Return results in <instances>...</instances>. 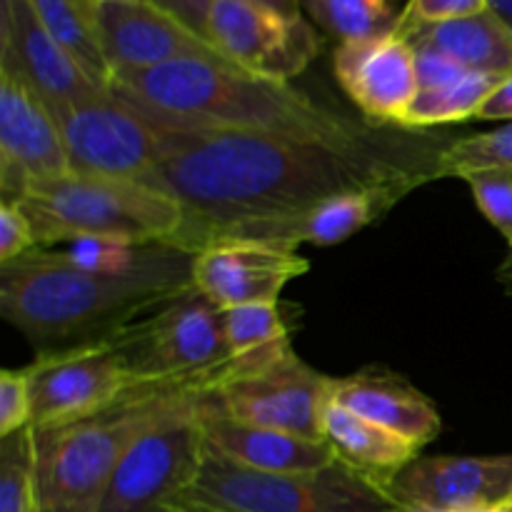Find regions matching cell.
Segmentation results:
<instances>
[{
	"label": "cell",
	"instance_id": "8d00e7d4",
	"mask_svg": "<svg viewBox=\"0 0 512 512\" xmlns=\"http://www.w3.org/2000/svg\"><path fill=\"white\" fill-rule=\"evenodd\" d=\"M475 120H505V123H512V73L505 75L495 85L493 93L480 105Z\"/></svg>",
	"mask_w": 512,
	"mask_h": 512
},
{
	"label": "cell",
	"instance_id": "2e32d148",
	"mask_svg": "<svg viewBox=\"0 0 512 512\" xmlns=\"http://www.w3.org/2000/svg\"><path fill=\"white\" fill-rule=\"evenodd\" d=\"M90 20H93L95 38L113 75L120 70L158 68V65L188 58L230 63L208 38L195 33L183 20L150 0L95 3L90 10Z\"/></svg>",
	"mask_w": 512,
	"mask_h": 512
},
{
	"label": "cell",
	"instance_id": "b9f144b4",
	"mask_svg": "<svg viewBox=\"0 0 512 512\" xmlns=\"http://www.w3.org/2000/svg\"><path fill=\"white\" fill-rule=\"evenodd\" d=\"M478 512H508V508H505V505H500V508H490V510H478Z\"/></svg>",
	"mask_w": 512,
	"mask_h": 512
},
{
	"label": "cell",
	"instance_id": "7402d4cb",
	"mask_svg": "<svg viewBox=\"0 0 512 512\" xmlns=\"http://www.w3.org/2000/svg\"><path fill=\"white\" fill-rule=\"evenodd\" d=\"M323 440L333 448L340 463L358 470L383 488L420 455L418 445L410 443L408 438L333 400L323 415Z\"/></svg>",
	"mask_w": 512,
	"mask_h": 512
},
{
	"label": "cell",
	"instance_id": "8992f818",
	"mask_svg": "<svg viewBox=\"0 0 512 512\" xmlns=\"http://www.w3.org/2000/svg\"><path fill=\"white\" fill-rule=\"evenodd\" d=\"M185 498L230 512H408L383 485L340 460L305 473H263L208 448Z\"/></svg>",
	"mask_w": 512,
	"mask_h": 512
},
{
	"label": "cell",
	"instance_id": "3957f363",
	"mask_svg": "<svg viewBox=\"0 0 512 512\" xmlns=\"http://www.w3.org/2000/svg\"><path fill=\"white\" fill-rule=\"evenodd\" d=\"M110 90L155 128L243 130L330 143H350L370 133L290 83L258 78L208 58L120 70Z\"/></svg>",
	"mask_w": 512,
	"mask_h": 512
},
{
	"label": "cell",
	"instance_id": "1f68e13d",
	"mask_svg": "<svg viewBox=\"0 0 512 512\" xmlns=\"http://www.w3.org/2000/svg\"><path fill=\"white\" fill-rule=\"evenodd\" d=\"M490 10V0H408L400 10L395 33H408L420 25H440Z\"/></svg>",
	"mask_w": 512,
	"mask_h": 512
},
{
	"label": "cell",
	"instance_id": "ee69618b",
	"mask_svg": "<svg viewBox=\"0 0 512 512\" xmlns=\"http://www.w3.org/2000/svg\"><path fill=\"white\" fill-rule=\"evenodd\" d=\"M95 3H118V0H90V5H95Z\"/></svg>",
	"mask_w": 512,
	"mask_h": 512
},
{
	"label": "cell",
	"instance_id": "ac0fdd59",
	"mask_svg": "<svg viewBox=\"0 0 512 512\" xmlns=\"http://www.w3.org/2000/svg\"><path fill=\"white\" fill-rule=\"evenodd\" d=\"M0 68H10L53 110L105 93L43 28L28 0H0Z\"/></svg>",
	"mask_w": 512,
	"mask_h": 512
},
{
	"label": "cell",
	"instance_id": "277c9868",
	"mask_svg": "<svg viewBox=\"0 0 512 512\" xmlns=\"http://www.w3.org/2000/svg\"><path fill=\"white\" fill-rule=\"evenodd\" d=\"M228 363L198 378L138 383L100 413L33 428V512H95L130 445L165 418L213 395L228 380Z\"/></svg>",
	"mask_w": 512,
	"mask_h": 512
},
{
	"label": "cell",
	"instance_id": "e575fe53",
	"mask_svg": "<svg viewBox=\"0 0 512 512\" xmlns=\"http://www.w3.org/2000/svg\"><path fill=\"white\" fill-rule=\"evenodd\" d=\"M415 50V70H418V85L420 90L443 88V85H453L470 75L463 65L455 63L453 58L443 55L440 50L425 48V45H413Z\"/></svg>",
	"mask_w": 512,
	"mask_h": 512
},
{
	"label": "cell",
	"instance_id": "ba28073f",
	"mask_svg": "<svg viewBox=\"0 0 512 512\" xmlns=\"http://www.w3.org/2000/svg\"><path fill=\"white\" fill-rule=\"evenodd\" d=\"M200 403L170 415L130 445L95 512H170L188 495L205 455Z\"/></svg>",
	"mask_w": 512,
	"mask_h": 512
},
{
	"label": "cell",
	"instance_id": "6da1fadb",
	"mask_svg": "<svg viewBox=\"0 0 512 512\" xmlns=\"http://www.w3.org/2000/svg\"><path fill=\"white\" fill-rule=\"evenodd\" d=\"M155 128V125H153ZM158 163L143 180L188 215L180 248L215 228L275 218L350 190L410 185L438 178L448 143L383 138L370 130L350 143L243 130L155 128Z\"/></svg>",
	"mask_w": 512,
	"mask_h": 512
},
{
	"label": "cell",
	"instance_id": "60d3db41",
	"mask_svg": "<svg viewBox=\"0 0 512 512\" xmlns=\"http://www.w3.org/2000/svg\"><path fill=\"white\" fill-rule=\"evenodd\" d=\"M490 10H495L512 28V0H490Z\"/></svg>",
	"mask_w": 512,
	"mask_h": 512
},
{
	"label": "cell",
	"instance_id": "cb8c5ba5",
	"mask_svg": "<svg viewBox=\"0 0 512 512\" xmlns=\"http://www.w3.org/2000/svg\"><path fill=\"white\" fill-rule=\"evenodd\" d=\"M43 28L83 65L85 73L103 88H110V65L95 38L90 10L78 0H28Z\"/></svg>",
	"mask_w": 512,
	"mask_h": 512
},
{
	"label": "cell",
	"instance_id": "d6986e66",
	"mask_svg": "<svg viewBox=\"0 0 512 512\" xmlns=\"http://www.w3.org/2000/svg\"><path fill=\"white\" fill-rule=\"evenodd\" d=\"M310 270L298 250L255 240H220L195 253L193 285L220 310L278 303L290 280Z\"/></svg>",
	"mask_w": 512,
	"mask_h": 512
},
{
	"label": "cell",
	"instance_id": "44dd1931",
	"mask_svg": "<svg viewBox=\"0 0 512 512\" xmlns=\"http://www.w3.org/2000/svg\"><path fill=\"white\" fill-rule=\"evenodd\" d=\"M330 400L403 435L418 448L433 443L443 430V420L430 398L385 368H365L348 378H335Z\"/></svg>",
	"mask_w": 512,
	"mask_h": 512
},
{
	"label": "cell",
	"instance_id": "74e56055",
	"mask_svg": "<svg viewBox=\"0 0 512 512\" xmlns=\"http://www.w3.org/2000/svg\"><path fill=\"white\" fill-rule=\"evenodd\" d=\"M170 512H230V510L213 508V505H208V503H198V500L180 498L178 503H175L173 508H170Z\"/></svg>",
	"mask_w": 512,
	"mask_h": 512
},
{
	"label": "cell",
	"instance_id": "f35d334b",
	"mask_svg": "<svg viewBox=\"0 0 512 512\" xmlns=\"http://www.w3.org/2000/svg\"><path fill=\"white\" fill-rule=\"evenodd\" d=\"M498 283L503 285V290L512 295V245H508V253H505L503 263L498 268Z\"/></svg>",
	"mask_w": 512,
	"mask_h": 512
},
{
	"label": "cell",
	"instance_id": "7c38bea8",
	"mask_svg": "<svg viewBox=\"0 0 512 512\" xmlns=\"http://www.w3.org/2000/svg\"><path fill=\"white\" fill-rule=\"evenodd\" d=\"M333 383L335 378L318 373L290 350L255 373L228 380L213 398L235 420L323 440V415Z\"/></svg>",
	"mask_w": 512,
	"mask_h": 512
},
{
	"label": "cell",
	"instance_id": "d4e9b609",
	"mask_svg": "<svg viewBox=\"0 0 512 512\" xmlns=\"http://www.w3.org/2000/svg\"><path fill=\"white\" fill-rule=\"evenodd\" d=\"M503 78L485 73H470L453 85L433 90H418L408 115L403 120V128L423 130L435 128V125L463 123V120H475L480 105L485 103L495 85Z\"/></svg>",
	"mask_w": 512,
	"mask_h": 512
},
{
	"label": "cell",
	"instance_id": "5b68a950",
	"mask_svg": "<svg viewBox=\"0 0 512 512\" xmlns=\"http://www.w3.org/2000/svg\"><path fill=\"white\" fill-rule=\"evenodd\" d=\"M38 248L78 238H115L133 245H178L188 215L170 195L128 178L70 173L33 183L18 200Z\"/></svg>",
	"mask_w": 512,
	"mask_h": 512
},
{
	"label": "cell",
	"instance_id": "4316f807",
	"mask_svg": "<svg viewBox=\"0 0 512 512\" xmlns=\"http://www.w3.org/2000/svg\"><path fill=\"white\" fill-rule=\"evenodd\" d=\"M230 358H278L293 350L278 303H253L223 310Z\"/></svg>",
	"mask_w": 512,
	"mask_h": 512
},
{
	"label": "cell",
	"instance_id": "9a60e30c",
	"mask_svg": "<svg viewBox=\"0 0 512 512\" xmlns=\"http://www.w3.org/2000/svg\"><path fill=\"white\" fill-rule=\"evenodd\" d=\"M410 190L415 188H410V185H380V188L350 190V193L333 195V198L320 200L310 208L295 210L288 215L225 225V228H215L200 235L193 245V253L203 250L205 245L220 243V240H255V243H270L290 250H298L303 243H343L350 235L363 230L365 225L383 218Z\"/></svg>",
	"mask_w": 512,
	"mask_h": 512
},
{
	"label": "cell",
	"instance_id": "d590c367",
	"mask_svg": "<svg viewBox=\"0 0 512 512\" xmlns=\"http://www.w3.org/2000/svg\"><path fill=\"white\" fill-rule=\"evenodd\" d=\"M150 3L160 5V8L173 13L178 20H183L195 33L208 38V18L215 0H150Z\"/></svg>",
	"mask_w": 512,
	"mask_h": 512
},
{
	"label": "cell",
	"instance_id": "e0dca14e",
	"mask_svg": "<svg viewBox=\"0 0 512 512\" xmlns=\"http://www.w3.org/2000/svg\"><path fill=\"white\" fill-rule=\"evenodd\" d=\"M333 70L340 88L370 123L403 128L420 90L415 50L403 35L393 30L338 43Z\"/></svg>",
	"mask_w": 512,
	"mask_h": 512
},
{
	"label": "cell",
	"instance_id": "4dcf8cb0",
	"mask_svg": "<svg viewBox=\"0 0 512 512\" xmlns=\"http://www.w3.org/2000/svg\"><path fill=\"white\" fill-rule=\"evenodd\" d=\"M475 205L495 230L512 245V175L480 173L465 178Z\"/></svg>",
	"mask_w": 512,
	"mask_h": 512
},
{
	"label": "cell",
	"instance_id": "f1b7e54d",
	"mask_svg": "<svg viewBox=\"0 0 512 512\" xmlns=\"http://www.w3.org/2000/svg\"><path fill=\"white\" fill-rule=\"evenodd\" d=\"M35 445L33 428L0 438V512H33Z\"/></svg>",
	"mask_w": 512,
	"mask_h": 512
},
{
	"label": "cell",
	"instance_id": "83f0119b",
	"mask_svg": "<svg viewBox=\"0 0 512 512\" xmlns=\"http://www.w3.org/2000/svg\"><path fill=\"white\" fill-rule=\"evenodd\" d=\"M480 173L512 175V123L490 133L453 140L438 155V178H470Z\"/></svg>",
	"mask_w": 512,
	"mask_h": 512
},
{
	"label": "cell",
	"instance_id": "836d02e7",
	"mask_svg": "<svg viewBox=\"0 0 512 512\" xmlns=\"http://www.w3.org/2000/svg\"><path fill=\"white\" fill-rule=\"evenodd\" d=\"M38 248L28 215L15 200H0V265Z\"/></svg>",
	"mask_w": 512,
	"mask_h": 512
},
{
	"label": "cell",
	"instance_id": "d6a6232c",
	"mask_svg": "<svg viewBox=\"0 0 512 512\" xmlns=\"http://www.w3.org/2000/svg\"><path fill=\"white\" fill-rule=\"evenodd\" d=\"M30 425V393L25 368L0 373V438Z\"/></svg>",
	"mask_w": 512,
	"mask_h": 512
},
{
	"label": "cell",
	"instance_id": "4fadbf2b",
	"mask_svg": "<svg viewBox=\"0 0 512 512\" xmlns=\"http://www.w3.org/2000/svg\"><path fill=\"white\" fill-rule=\"evenodd\" d=\"M73 173L55 118L15 70L0 68V200Z\"/></svg>",
	"mask_w": 512,
	"mask_h": 512
},
{
	"label": "cell",
	"instance_id": "ab89813d",
	"mask_svg": "<svg viewBox=\"0 0 512 512\" xmlns=\"http://www.w3.org/2000/svg\"><path fill=\"white\" fill-rule=\"evenodd\" d=\"M245 3L268 5V8L283 10V13H300V0H245Z\"/></svg>",
	"mask_w": 512,
	"mask_h": 512
},
{
	"label": "cell",
	"instance_id": "9c48e42d",
	"mask_svg": "<svg viewBox=\"0 0 512 512\" xmlns=\"http://www.w3.org/2000/svg\"><path fill=\"white\" fill-rule=\"evenodd\" d=\"M58 123L73 173L143 183L158 163V130L113 90L50 113Z\"/></svg>",
	"mask_w": 512,
	"mask_h": 512
},
{
	"label": "cell",
	"instance_id": "30bf717a",
	"mask_svg": "<svg viewBox=\"0 0 512 512\" xmlns=\"http://www.w3.org/2000/svg\"><path fill=\"white\" fill-rule=\"evenodd\" d=\"M208 40L225 60L258 78L290 83L320 53V35L303 13L245 0H215Z\"/></svg>",
	"mask_w": 512,
	"mask_h": 512
},
{
	"label": "cell",
	"instance_id": "484cf974",
	"mask_svg": "<svg viewBox=\"0 0 512 512\" xmlns=\"http://www.w3.org/2000/svg\"><path fill=\"white\" fill-rule=\"evenodd\" d=\"M300 10L340 43L393 33L400 18L395 0H300Z\"/></svg>",
	"mask_w": 512,
	"mask_h": 512
},
{
	"label": "cell",
	"instance_id": "f6af8a7d",
	"mask_svg": "<svg viewBox=\"0 0 512 512\" xmlns=\"http://www.w3.org/2000/svg\"><path fill=\"white\" fill-rule=\"evenodd\" d=\"M505 508H508V512H512V498H510V503H508V505H505Z\"/></svg>",
	"mask_w": 512,
	"mask_h": 512
},
{
	"label": "cell",
	"instance_id": "5bb4252c",
	"mask_svg": "<svg viewBox=\"0 0 512 512\" xmlns=\"http://www.w3.org/2000/svg\"><path fill=\"white\" fill-rule=\"evenodd\" d=\"M385 490L408 512L500 508L512 498V455H418Z\"/></svg>",
	"mask_w": 512,
	"mask_h": 512
},
{
	"label": "cell",
	"instance_id": "f546056e",
	"mask_svg": "<svg viewBox=\"0 0 512 512\" xmlns=\"http://www.w3.org/2000/svg\"><path fill=\"white\" fill-rule=\"evenodd\" d=\"M143 248L145 245H133L115 238H78L65 245L60 253L70 263H75L83 270H90V273L115 275L133 268Z\"/></svg>",
	"mask_w": 512,
	"mask_h": 512
},
{
	"label": "cell",
	"instance_id": "7a4b0ae2",
	"mask_svg": "<svg viewBox=\"0 0 512 512\" xmlns=\"http://www.w3.org/2000/svg\"><path fill=\"white\" fill-rule=\"evenodd\" d=\"M193 263V250L148 243L133 268L105 275L35 248L0 265V315L38 355L100 343L193 288Z\"/></svg>",
	"mask_w": 512,
	"mask_h": 512
},
{
	"label": "cell",
	"instance_id": "603a6c76",
	"mask_svg": "<svg viewBox=\"0 0 512 512\" xmlns=\"http://www.w3.org/2000/svg\"><path fill=\"white\" fill-rule=\"evenodd\" d=\"M398 35H403L410 45L440 50L470 73L498 78L512 73V28L495 10L450 23L420 25Z\"/></svg>",
	"mask_w": 512,
	"mask_h": 512
},
{
	"label": "cell",
	"instance_id": "52a82bcc",
	"mask_svg": "<svg viewBox=\"0 0 512 512\" xmlns=\"http://www.w3.org/2000/svg\"><path fill=\"white\" fill-rule=\"evenodd\" d=\"M108 340L135 385L198 378L230 360L223 310L195 285Z\"/></svg>",
	"mask_w": 512,
	"mask_h": 512
},
{
	"label": "cell",
	"instance_id": "7bdbcfd3",
	"mask_svg": "<svg viewBox=\"0 0 512 512\" xmlns=\"http://www.w3.org/2000/svg\"><path fill=\"white\" fill-rule=\"evenodd\" d=\"M80 5H83V8H88V10H93V5H90V0H78Z\"/></svg>",
	"mask_w": 512,
	"mask_h": 512
},
{
	"label": "cell",
	"instance_id": "ffe728a7",
	"mask_svg": "<svg viewBox=\"0 0 512 512\" xmlns=\"http://www.w3.org/2000/svg\"><path fill=\"white\" fill-rule=\"evenodd\" d=\"M200 428L205 448L230 463L263 473H305L333 465L335 453L325 440L300 438L283 430L260 428V425L235 420L215 403L213 395L200 403Z\"/></svg>",
	"mask_w": 512,
	"mask_h": 512
},
{
	"label": "cell",
	"instance_id": "8fae6325",
	"mask_svg": "<svg viewBox=\"0 0 512 512\" xmlns=\"http://www.w3.org/2000/svg\"><path fill=\"white\" fill-rule=\"evenodd\" d=\"M25 378L30 428L88 418L118 403L135 385L110 340L38 355L25 368Z\"/></svg>",
	"mask_w": 512,
	"mask_h": 512
}]
</instances>
